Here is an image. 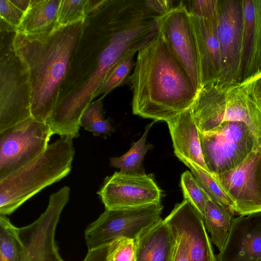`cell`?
Instances as JSON below:
<instances>
[{"label":"cell","instance_id":"1","mask_svg":"<svg viewBox=\"0 0 261 261\" xmlns=\"http://www.w3.org/2000/svg\"><path fill=\"white\" fill-rule=\"evenodd\" d=\"M113 0H88L83 32L58 99L47 123L54 134L77 138L80 120L127 44L112 31Z\"/></svg>","mask_w":261,"mask_h":261},{"label":"cell","instance_id":"2","mask_svg":"<svg viewBox=\"0 0 261 261\" xmlns=\"http://www.w3.org/2000/svg\"><path fill=\"white\" fill-rule=\"evenodd\" d=\"M135 115L166 122L191 108L198 91L158 32L138 51L133 73Z\"/></svg>","mask_w":261,"mask_h":261},{"label":"cell","instance_id":"3","mask_svg":"<svg viewBox=\"0 0 261 261\" xmlns=\"http://www.w3.org/2000/svg\"><path fill=\"white\" fill-rule=\"evenodd\" d=\"M85 19L45 33L16 31L14 48L29 73L31 116L39 121L47 122L55 108Z\"/></svg>","mask_w":261,"mask_h":261},{"label":"cell","instance_id":"4","mask_svg":"<svg viewBox=\"0 0 261 261\" xmlns=\"http://www.w3.org/2000/svg\"><path fill=\"white\" fill-rule=\"evenodd\" d=\"M73 138L61 137L35 159L0 180V215H10L46 187L70 172Z\"/></svg>","mask_w":261,"mask_h":261},{"label":"cell","instance_id":"5","mask_svg":"<svg viewBox=\"0 0 261 261\" xmlns=\"http://www.w3.org/2000/svg\"><path fill=\"white\" fill-rule=\"evenodd\" d=\"M254 76L231 85L211 83L198 91L191 109L199 132L212 130L224 122L241 121L261 143V109L253 90Z\"/></svg>","mask_w":261,"mask_h":261},{"label":"cell","instance_id":"6","mask_svg":"<svg viewBox=\"0 0 261 261\" xmlns=\"http://www.w3.org/2000/svg\"><path fill=\"white\" fill-rule=\"evenodd\" d=\"M16 31L0 20V133L32 117L29 73L14 48Z\"/></svg>","mask_w":261,"mask_h":261},{"label":"cell","instance_id":"7","mask_svg":"<svg viewBox=\"0 0 261 261\" xmlns=\"http://www.w3.org/2000/svg\"><path fill=\"white\" fill-rule=\"evenodd\" d=\"M199 136L205 163L214 175L234 168L261 145L249 127L241 121L223 122L212 130L199 132Z\"/></svg>","mask_w":261,"mask_h":261},{"label":"cell","instance_id":"8","mask_svg":"<svg viewBox=\"0 0 261 261\" xmlns=\"http://www.w3.org/2000/svg\"><path fill=\"white\" fill-rule=\"evenodd\" d=\"M161 203L137 207L106 209L85 231L88 250L109 245L120 238L136 240L161 218Z\"/></svg>","mask_w":261,"mask_h":261},{"label":"cell","instance_id":"9","mask_svg":"<svg viewBox=\"0 0 261 261\" xmlns=\"http://www.w3.org/2000/svg\"><path fill=\"white\" fill-rule=\"evenodd\" d=\"M53 135L47 122L32 117L1 133L0 180L43 152Z\"/></svg>","mask_w":261,"mask_h":261},{"label":"cell","instance_id":"10","mask_svg":"<svg viewBox=\"0 0 261 261\" xmlns=\"http://www.w3.org/2000/svg\"><path fill=\"white\" fill-rule=\"evenodd\" d=\"M70 188L65 186L50 195L45 211L32 223L19 228L25 251L23 261H64L55 240L62 210L69 200Z\"/></svg>","mask_w":261,"mask_h":261},{"label":"cell","instance_id":"11","mask_svg":"<svg viewBox=\"0 0 261 261\" xmlns=\"http://www.w3.org/2000/svg\"><path fill=\"white\" fill-rule=\"evenodd\" d=\"M243 14L241 0H218V36L221 73L218 82L240 83Z\"/></svg>","mask_w":261,"mask_h":261},{"label":"cell","instance_id":"12","mask_svg":"<svg viewBox=\"0 0 261 261\" xmlns=\"http://www.w3.org/2000/svg\"><path fill=\"white\" fill-rule=\"evenodd\" d=\"M97 193L108 210L161 203L162 196V191L151 175L120 171L106 177Z\"/></svg>","mask_w":261,"mask_h":261},{"label":"cell","instance_id":"13","mask_svg":"<svg viewBox=\"0 0 261 261\" xmlns=\"http://www.w3.org/2000/svg\"><path fill=\"white\" fill-rule=\"evenodd\" d=\"M235 205V212L246 215L261 212V145L238 166L214 175Z\"/></svg>","mask_w":261,"mask_h":261},{"label":"cell","instance_id":"14","mask_svg":"<svg viewBox=\"0 0 261 261\" xmlns=\"http://www.w3.org/2000/svg\"><path fill=\"white\" fill-rule=\"evenodd\" d=\"M159 32L198 91L201 85L196 44L189 11L182 2L162 16Z\"/></svg>","mask_w":261,"mask_h":261},{"label":"cell","instance_id":"15","mask_svg":"<svg viewBox=\"0 0 261 261\" xmlns=\"http://www.w3.org/2000/svg\"><path fill=\"white\" fill-rule=\"evenodd\" d=\"M196 44L201 88L219 82L221 59L218 36V11L214 15L201 17L189 12Z\"/></svg>","mask_w":261,"mask_h":261},{"label":"cell","instance_id":"16","mask_svg":"<svg viewBox=\"0 0 261 261\" xmlns=\"http://www.w3.org/2000/svg\"><path fill=\"white\" fill-rule=\"evenodd\" d=\"M261 258V212L232 219L231 227L217 261H257Z\"/></svg>","mask_w":261,"mask_h":261},{"label":"cell","instance_id":"17","mask_svg":"<svg viewBox=\"0 0 261 261\" xmlns=\"http://www.w3.org/2000/svg\"><path fill=\"white\" fill-rule=\"evenodd\" d=\"M243 14L240 83L261 73V0L242 1Z\"/></svg>","mask_w":261,"mask_h":261},{"label":"cell","instance_id":"18","mask_svg":"<svg viewBox=\"0 0 261 261\" xmlns=\"http://www.w3.org/2000/svg\"><path fill=\"white\" fill-rule=\"evenodd\" d=\"M184 229L188 238V261H217L212 241L201 215L187 199L171 211Z\"/></svg>","mask_w":261,"mask_h":261},{"label":"cell","instance_id":"19","mask_svg":"<svg viewBox=\"0 0 261 261\" xmlns=\"http://www.w3.org/2000/svg\"><path fill=\"white\" fill-rule=\"evenodd\" d=\"M171 136L174 154L192 162L207 172L199 132L191 108L167 122Z\"/></svg>","mask_w":261,"mask_h":261},{"label":"cell","instance_id":"20","mask_svg":"<svg viewBox=\"0 0 261 261\" xmlns=\"http://www.w3.org/2000/svg\"><path fill=\"white\" fill-rule=\"evenodd\" d=\"M175 238L161 218L135 240V261H172Z\"/></svg>","mask_w":261,"mask_h":261},{"label":"cell","instance_id":"21","mask_svg":"<svg viewBox=\"0 0 261 261\" xmlns=\"http://www.w3.org/2000/svg\"><path fill=\"white\" fill-rule=\"evenodd\" d=\"M61 1L31 0L17 31L25 34H39L57 28Z\"/></svg>","mask_w":261,"mask_h":261},{"label":"cell","instance_id":"22","mask_svg":"<svg viewBox=\"0 0 261 261\" xmlns=\"http://www.w3.org/2000/svg\"><path fill=\"white\" fill-rule=\"evenodd\" d=\"M232 213L228 207L208 200L206 204L203 222L211 236V241L220 251L225 246L231 227Z\"/></svg>","mask_w":261,"mask_h":261},{"label":"cell","instance_id":"23","mask_svg":"<svg viewBox=\"0 0 261 261\" xmlns=\"http://www.w3.org/2000/svg\"><path fill=\"white\" fill-rule=\"evenodd\" d=\"M24 251L19 228L0 215V261H23Z\"/></svg>","mask_w":261,"mask_h":261},{"label":"cell","instance_id":"24","mask_svg":"<svg viewBox=\"0 0 261 261\" xmlns=\"http://www.w3.org/2000/svg\"><path fill=\"white\" fill-rule=\"evenodd\" d=\"M178 159L191 169L193 175L211 200L226 206L232 213L235 212L233 201L212 173L192 162L181 157Z\"/></svg>","mask_w":261,"mask_h":261},{"label":"cell","instance_id":"25","mask_svg":"<svg viewBox=\"0 0 261 261\" xmlns=\"http://www.w3.org/2000/svg\"><path fill=\"white\" fill-rule=\"evenodd\" d=\"M155 122L149 124L146 128L142 137L136 142H133L130 149L119 157H114L110 159L111 166L119 168L120 171L125 173H140L142 162L147 152L152 146L146 144V137L149 131Z\"/></svg>","mask_w":261,"mask_h":261},{"label":"cell","instance_id":"26","mask_svg":"<svg viewBox=\"0 0 261 261\" xmlns=\"http://www.w3.org/2000/svg\"><path fill=\"white\" fill-rule=\"evenodd\" d=\"M137 52V50L128 51L113 66L97 90L95 98L100 94H103L104 97L125 82L134 66L133 59Z\"/></svg>","mask_w":261,"mask_h":261},{"label":"cell","instance_id":"27","mask_svg":"<svg viewBox=\"0 0 261 261\" xmlns=\"http://www.w3.org/2000/svg\"><path fill=\"white\" fill-rule=\"evenodd\" d=\"M91 102L83 113L80 125L85 130L92 132L97 137L101 134H110L114 129L112 126L109 118L105 119L102 112V98Z\"/></svg>","mask_w":261,"mask_h":261},{"label":"cell","instance_id":"28","mask_svg":"<svg viewBox=\"0 0 261 261\" xmlns=\"http://www.w3.org/2000/svg\"><path fill=\"white\" fill-rule=\"evenodd\" d=\"M180 185L184 199L190 202L203 219L206 204L211 199L210 197L189 171H186L181 174Z\"/></svg>","mask_w":261,"mask_h":261},{"label":"cell","instance_id":"29","mask_svg":"<svg viewBox=\"0 0 261 261\" xmlns=\"http://www.w3.org/2000/svg\"><path fill=\"white\" fill-rule=\"evenodd\" d=\"M88 0H61L57 17V28L74 23L86 17Z\"/></svg>","mask_w":261,"mask_h":261},{"label":"cell","instance_id":"30","mask_svg":"<svg viewBox=\"0 0 261 261\" xmlns=\"http://www.w3.org/2000/svg\"><path fill=\"white\" fill-rule=\"evenodd\" d=\"M164 220L170 226L175 238L172 261H188L189 244L180 223L172 212Z\"/></svg>","mask_w":261,"mask_h":261},{"label":"cell","instance_id":"31","mask_svg":"<svg viewBox=\"0 0 261 261\" xmlns=\"http://www.w3.org/2000/svg\"><path fill=\"white\" fill-rule=\"evenodd\" d=\"M108 261H135V240L119 239L110 245Z\"/></svg>","mask_w":261,"mask_h":261},{"label":"cell","instance_id":"32","mask_svg":"<svg viewBox=\"0 0 261 261\" xmlns=\"http://www.w3.org/2000/svg\"><path fill=\"white\" fill-rule=\"evenodd\" d=\"M24 14L11 0H0V20L17 29Z\"/></svg>","mask_w":261,"mask_h":261},{"label":"cell","instance_id":"33","mask_svg":"<svg viewBox=\"0 0 261 261\" xmlns=\"http://www.w3.org/2000/svg\"><path fill=\"white\" fill-rule=\"evenodd\" d=\"M189 3V12L198 16H210L218 11V0L191 1Z\"/></svg>","mask_w":261,"mask_h":261},{"label":"cell","instance_id":"34","mask_svg":"<svg viewBox=\"0 0 261 261\" xmlns=\"http://www.w3.org/2000/svg\"><path fill=\"white\" fill-rule=\"evenodd\" d=\"M145 2L151 10L162 15L166 14L174 7L172 1L147 0Z\"/></svg>","mask_w":261,"mask_h":261},{"label":"cell","instance_id":"35","mask_svg":"<svg viewBox=\"0 0 261 261\" xmlns=\"http://www.w3.org/2000/svg\"><path fill=\"white\" fill-rule=\"evenodd\" d=\"M110 245L88 250V252L83 261H108V257Z\"/></svg>","mask_w":261,"mask_h":261},{"label":"cell","instance_id":"36","mask_svg":"<svg viewBox=\"0 0 261 261\" xmlns=\"http://www.w3.org/2000/svg\"><path fill=\"white\" fill-rule=\"evenodd\" d=\"M253 87L256 99L261 109V73L254 77Z\"/></svg>","mask_w":261,"mask_h":261},{"label":"cell","instance_id":"37","mask_svg":"<svg viewBox=\"0 0 261 261\" xmlns=\"http://www.w3.org/2000/svg\"><path fill=\"white\" fill-rule=\"evenodd\" d=\"M11 1L24 13L27 10L31 2V0H11Z\"/></svg>","mask_w":261,"mask_h":261},{"label":"cell","instance_id":"38","mask_svg":"<svg viewBox=\"0 0 261 261\" xmlns=\"http://www.w3.org/2000/svg\"><path fill=\"white\" fill-rule=\"evenodd\" d=\"M257 261H261V258L258 259Z\"/></svg>","mask_w":261,"mask_h":261}]
</instances>
